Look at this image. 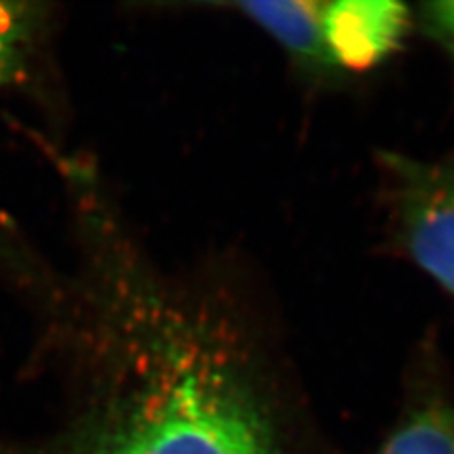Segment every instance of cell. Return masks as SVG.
I'll use <instances>...</instances> for the list:
<instances>
[{"mask_svg":"<svg viewBox=\"0 0 454 454\" xmlns=\"http://www.w3.org/2000/svg\"><path fill=\"white\" fill-rule=\"evenodd\" d=\"M105 392L48 454H280L237 347L150 280L116 275Z\"/></svg>","mask_w":454,"mask_h":454,"instance_id":"6da1fadb","label":"cell"},{"mask_svg":"<svg viewBox=\"0 0 454 454\" xmlns=\"http://www.w3.org/2000/svg\"><path fill=\"white\" fill-rule=\"evenodd\" d=\"M403 243L419 267L454 295V158L387 155Z\"/></svg>","mask_w":454,"mask_h":454,"instance_id":"7a4b0ae2","label":"cell"},{"mask_svg":"<svg viewBox=\"0 0 454 454\" xmlns=\"http://www.w3.org/2000/svg\"><path fill=\"white\" fill-rule=\"evenodd\" d=\"M407 28V6L385 0H339L324 13L325 44L337 68L379 65L402 44Z\"/></svg>","mask_w":454,"mask_h":454,"instance_id":"3957f363","label":"cell"},{"mask_svg":"<svg viewBox=\"0 0 454 454\" xmlns=\"http://www.w3.org/2000/svg\"><path fill=\"white\" fill-rule=\"evenodd\" d=\"M328 3H240L237 8L273 36L294 61L312 73L337 70L324 35V13Z\"/></svg>","mask_w":454,"mask_h":454,"instance_id":"277c9868","label":"cell"},{"mask_svg":"<svg viewBox=\"0 0 454 454\" xmlns=\"http://www.w3.org/2000/svg\"><path fill=\"white\" fill-rule=\"evenodd\" d=\"M377 454H454V405L434 402L415 409Z\"/></svg>","mask_w":454,"mask_h":454,"instance_id":"5b68a950","label":"cell"},{"mask_svg":"<svg viewBox=\"0 0 454 454\" xmlns=\"http://www.w3.org/2000/svg\"><path fill=\"white\" fill-rule=\"evenodd\" d=\"M42 23L38 4L0 0V88L16 78Z\"/></svg>","mask_w":454,"mask_h":454,"instance_id":"8992f818","label":"cell"},{"mask_svg":"<svg viewBox=\"0 0 454 454\" xmlns=\"http://www.w3.org/2000/svg\"><path fill=\"white\" fill-rule=\"evenodd\" d=\"M420 18L428 35L454 61V0L452 3L424 4L420 10Z\"/></svg>","mask_w":454,"mask_h":454,"instance_id":"52a82bcc","label":"cell"}]
</instances>
